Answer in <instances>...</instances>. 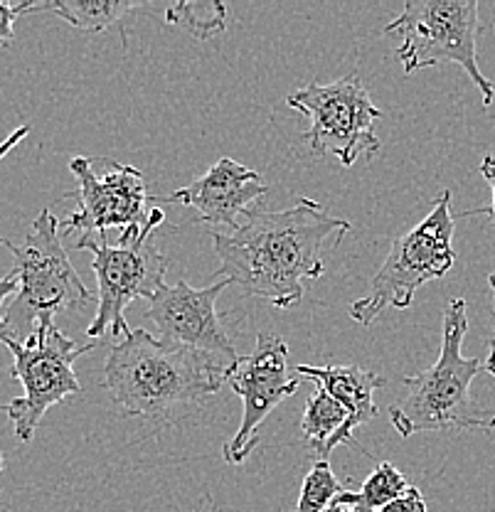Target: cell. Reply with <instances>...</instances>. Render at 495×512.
<instances>
[{
    "mask_svg": "<svg viewBox=\"0 0 495 512\" xmlns=\"http://www.w3.org/2000/svg\"><path fill=\"white\" fill-rule=\"evenodd\" d=\"M466 333V301L451 298L444 308L439 360L419 375L402 377L404 394L390 407V421L402 439L419 431H488L493 416L471 397V382L481 370V360L463 357Z\"/></svg>",
    "mask_w": 495,
    "mask_h": 512,
    "instance_id": "3",
    "label": "cell"
},
{
    "mask_svg": "<svg viewBox=\"0 0 495 512\" xmlns=\"http://www.w3.org/2000/svg\"><path fill=\"white\" fill-rule=\"evenodd\" d=\"M409 483L402 473L392 466L390 461L377 463L375 471L365 478L363 488L355 490V493H343L335 498L333 508L340 510H350V512H377L385 505H390L392 500L402 498L407 493Z\"/></svg>",
    "mask_w": 495,
    "mask_h": 512,
    "instance_id": "16",
    "label": "cell"
},
{
    "mask_svg": "<svg viewBox=\"0 0 495 512\" xmlns=\"http://www.w3.org/2000/svg\"><path fill=\"white\" fill-rule=\"evenodd\" d=\"M343 490H345L343 483L335 478L330 463L316 461L301 485L296 512H328L333 508L335 498H338Z\"/></svg>",
    "mask_w": 495,
    "mask_h": 512,
    "instance_id": "19",
    "label": "cell"
},
{
    "mask_svg": "<svg viewBox=\"0 0 495 512\" xmlns=\"http://www.w3.org/2000/svg\"><path fill=\"white\" fill-rule=\"evenodd\" d=\"M10 296H18V279L13 274H8L5 279H0V343H10V340H18L15 338V330L13 325L8 323V318L3 316V303L8 301Z\"/></svg>",
    "mask_w": 495,
    "mask_h": 512,
    "instance_id": "21",
    "label": "cell"
},
{
    "mask_svg": "<svg viewBox=\"0 0 495 512\" xmlns=\"http://www.w3.org/2000/svg\"><path fill=\"white\" fill-rule=\"evenodd\" d=\"M23 15L52 13L67 20L72 28L101 32L111 25H119L133 10L143 3H116V0H50V3H20Z\"/></svg>",
    "mask_w": 495,
    "mask_h": 512,
    "instance_id": "15",
    "label": "cell"
},
{
    "mask_svg": "<svg viewBox=\"0 0 495 512\" xmlns=\"http://www.w3.org/2000/svg\"><path fill=\"white\" fill-rule=\"evenodd\" d=\"M20 15H23V5L0 3V47L13 45V40H15L13 25Z\"/></svg>",
    "mask_w": 495,
    "mask_h": 512,
    "instance_id": "22",
    "label": "cell"
},
{
    "mask_svg": "<svg viewBox=\"0 0 495 512\" xmlns=\"http://www.w3.org/2000/svg\"><path fill=\"white\" fill-rule=\"evenodd\" d=\"M15 256L10 274L18 279V298L13 313L33 318L55 316L65 308H82L94 298L62 247L60 220L50 210L35 217L23 244H8Z\"/></svg>",
    "mask_w": 495,
    "mask_h": 512,
    "instance_id": "9",
    "label": "cell"
},
{
    "mask_svg": "<svg viewBox=\"0 0 495 512\" xmlns=\"http://www.w3.org/2000/svg\"><path fill=\"white\" fill-rule=\"evenodd\" d=\"M483 367H486V370H488V375L495 377V306H493V338H491V350H488V357H486V362H483ZM493 429H495V414H493L491 424H488V431H493Z\"/></svg>",
    "mask_w": 495,
    "mask_h": 512,
    "instance_id": "25",
    "label": "cell"
},
{
    "mask_svg": "<svg viewBox=\"0 0 495 512\" xmlns=\"http://www.w3.org/2000/svg\"><path fill=\"white\" fill-rule=\"evenodd\" d=\"M69 170L77 178V190L67 197L77 200V210L60 224L65 232H79L82 237H104L106 229H124L146 224V202L153 197L146 192L141 170L119 163L114 158L77 156L69 160Z\"/></svg>",
    "mask_w": 495,
    "mask_h": 512,
    "instance_id": "10",
    "label": "cell"
},
{
    "mask_svg": "<svg viewBox=\"0 0 495 512\" xmlns=\"http://www.w3.org/2000/svg\"><path fill=\"white\" fill-rule=\"evenodd\" d=\"M348 421V412L338 399H333L326 389L318 387L313 397L308 399L306 412H303L301 429L308 446L318 453V461H326L328 441L338 434Z\"/></svg>",
    "mask_w": 495,
    "mask_h": 512,
    "instance_id": "17",
    "label": "cell"
},
{
    "mask_svg": "<svg viewBox=\"0 0 495 512\" xmlns=\"http://www.w3.org/2000/svg\"><path fill=\"white\" fill-rule=\"evenodd\" d=\"M294 372L303 380L316 382L318 387L326 389L333 399H338L340 404L348 412V421H345L343 429L328 441L326 446V461L330 451H335L338 446L350 444L353 434L365 426L367 421H372L377 416V404H375V392L380 387H385L387 380L377 372H367L363 367L355 365H326V367H313V365H296Z\"/></svg>",
    "mask_w": 495,
    "mask_h": 512,
    "instance_id": "14",
    "label": "cell"
},
{
    "mask_svg": "<svg viewBox=\"0 0 495 512\" xmlns=\"http://www.w3.org/2000/svg\"><path fill=\"white\" fill-rule=\"evenodd\" d=\"M333 512H350V510H340V508H330ZM377 512H427V500H424V495L419 493L417 488H412L409 485L407 493L402 495V498L392 500L390 505H385V508H380Z\"/></svg>",
    "mask_w": 495,
    "mask_h": 512,
    "instance_id": "20",
    "label": "cell"
},
{
    "mask_svg": "<svg viewBox=\"0 0 495 512\" xmlns=\"http://www.w3.org/2000/svg\"><path fill=\"white\" fill-rule=\"evenodd\" d=\"M5 348L13 352V380L23 384V397L3 409L13 421L15 436L28 444L47 409L82 392L74 362L97 348V343H74L57 328L52 316H42L23 340H10Z\"/></svg>",
    "mask_w": 495,
    "mask_h": 512,
    "instance_id": "7",
    "label": "cell"
},
{
    "mask_svg": "<svg viewBox=\"0 0 495 512\" xmlns=\"http://www.w3.org/2000/svg\"><path fill=\"white\" fill-rule=\"evenodd\" d=\"M454 229L451 190H444L436 197L429 215L392 242L367 296L350 306V318L360 325H372L387 308L407 311L419 288L454 269Z\"/></svg>",
    "mask_w": 495,
    "mask_h": 512,
    "instance_id": "4",
    "label": "cell"
},
{
    "mask_svg": "<svg viewBox=\"0 0 495 512\" xmlns=\"http://www.w3.org/2000/svg\"><path fill=\"white\" fill-rule=\"evenodd\" d=\"M0 471H3V453H0Z\"/></svg>",
    "mask_w": 495,
    "mask_h": 512,
    "instance_id": "28",
    "label": "cell"
},
{
    "mask_svg": "<svg viewBox=\"0 0 495 512\" xmlns=\"http://www.w3.org/2000/svg\"><path fill=\"white\" fill-rule=\"evenodd\" d=\"M225 15L227 10L222 3H178L165 10V23L207 40L225 30Z\"/></svg>",
    "mask_w": 495,
    "mask_h": 512,
    "instance_id": "18",
    "label": "cell"
},
{
    "mask_svg": "<svg viewBox=\"0 0 495 512\" xmlns=\"http://www.w3.org/2000/svg\"><path fill=\"white\" fill-rule=\"evenodd\" d=\"M28 133H30V126H20V128H15V131L10 133V136L5 138L3 143H0V160H3L5 156H8V153L13 151V148L18 146V143L23 141L25 136H28ZM8 244H10L8 239H3V237H0V247H5V249H8Z\"/></svg>",
    "mask_w": 495,
    "mask_h": 512,
    "instance_id": "24",
    "label": "cell"
},
{
    "mask_svg": "<svg viewBox=\"0 0 495 512\" xmlns=\"http://www.w3.org/2000/svg\"><path fill=\"white\" fill-rule=\"evenodd\" d=\"M488 284H491V288H493V306H495V271L488 276Z\"/></svg>",
    "mask_w": 495,
    "mask_h": 512,
    "instance_id": "27",
    "label": "cell"
},
{
    "mask_svg": "<svg viewBox=\"0 0 495 512\" xmlns=\"http://www.w3.org/2000/svg\"><path fill=\"white\" fill-rule=\"evenodd\" d=\"M348 232L350 222L308 197L289 210H249L237 229L212 234L220 256L215 276L284 311L301 301L306 281L323 276L328 242L338 244Z\"/></svg>",
    "mask_w": 495,
    "mask_h": 512,
    "instance_id": "1",
    "label": "cell"
},
{
    "mask_svg": "<svg viewBox=\"0 0 495 512\" xmlns=\"http://www.w3.org/2000/svg\"><path fill=\"white\" fill-rule=\"evenodd\" d=\"M227 286H232L227 279L207 288H193L185 279L173 286L165 284L158 288L156 296L148 298L146 316L156 323L165 343L215 357L232 372L239 355L227 333L225 320L215 308L217 296Z\"/></svg>",
    "mask_w": 495,
    "mask_h": 512,
    "instance_id": "12",
    "label": "cell"
},
{
    "mask_svg": "<svg viewBox=\"0 0 495 512\" xmlns=\"http://www.w3.org/2000/svg\"><path fill=\"white\" fill-rule=\"evenodd\" d=\"M478 30L481 15L476 0H407L385 35L399 37L397 57L404 72L454 62L476 84L483 104L491 106L495 87L478 67Z\"/></svg>",
    "mask_w": 495,
    "mask_h": 512,
    "instance_id": "6",
    "label": "cell"
},
{
    "mask_svg": "<svg viewBox=\"0 0 495 512\" xmlns=\"http://www.w3.org/2000/svg\"><path fill=\"white\" fill-rule=\"evenodd\" d=\"M328 512H333V510H328Z\"/></svg>",
    "mask_w": 495,
    "mask_h": 512,
    "instance_id": "29",
    "label": "cell"
},
{
    "mask_svg": "<svg viewBox=\"0 0 495 512\" xmlns=\"http://www.w3.org/2000/svg\"><path fill=\"white\" fill-rule=\"evenodd\" d=\"M161 207H153L146 224L124 229L119 247L106 244L104 237H79L77 249H89L94 254L92 269L97 274V316L89 323V338L131 333L126 323V308L136 298H151L165 286L163 276L168 271V256L161 254L153 232L163 224Z\"/></svg>",
    "mask_w": 495,
    "mask_h": 512,
    "instance_id": "5",
    "label": "cell"
},
{
    "mask_svg": "<svg viewBox=\"0 0 495 512\" xmlns=\"http://www.w3.org/2000/svg\"><path fill=\"white\" fill-rule=\"evenodd\" d=\"M227 370L215 357L131 330L104 362V387L126 416H163L220 392Z\"/></svg>",
    "mask_w": 495,
    "mask_h": 512,
    "instance_id": "2",
    "label": "cell"
},
{
    "mask_svg": "<svg viewBox=\"0 0 495 512\" xmlns=\"http://www.w3.org/2000/svg\"><path fill=\"white\" fill-rule=\"evenodd\" d=\"M286 104L311 119L303 138L316 158L335 156L343 168H350L360 158L370 160L380 153L382 143L372 126L382 119V111L355 74L330 84H306L286 96Z\"/></svg>",
    "mask_w": 495,
    "mask_h": 512,
    "instance_id": "8",
    "label": "cell"
},
{
    "mask_svg": "<svg viewBox=\"0 0 495 512\" xmlns=\"http://www.w3.org/2000/svg\"><path fill=\"white\" fill-rule=\"evenodd\" d=\"M289 345L276 333H259L252 355L239 357L227 384L242 399V424L225 444V461L237 466L252 456L262 441V424L284 399L298 392V377L289 375Z\"/></svg>",
    "mask_w": 495,
    "mask_h": 512,
    "instance_id": "11",
    "label": "cell"
},
{
    "mask_svg": "<svg viewBox=\"0 0 495 512\" xmlns=\"http://www.w3.org/2000/svg\"><path fill=\"white\" fill-rule=\"evenodd\" d=\"M269 192L266 183H262L257 170L239 165L234 158H220L205 175L193 180L185 188L175 190L168 197H156V200L168 202V205H188L198 212L200 222L225 227L232 232L247 217L249 205L259 202Z\"/></svg>",
    "mask_w": 495,
    "mask_h": 512,
    "instance_id": "13",
    "label": "cell"
},
{
    "mask_svg": "<svg viewBox=\"0 0 495 512\" xmlns=\"http://www.w3.org/2000/svg\"><path fill=\"white\" fill-rule=\"evenodd\" d=\"M481 175L483 178H486V183L491 185V190H493V202L488 207H481V210H471V212H466V217L468 215H486L488 217V222H493L495 224V156H486L481 160Z\"/></svg>",
    "mask_w": 495,
    "mask_h": 512,
    "instance_id": "23",
    "label": "cell"
},
{
    "mask_svg": "<svg viewBox=\"0 0 495 512\" xmlns=\"http://www.w3.org/2000/svg\"><path fill=\"white\" fill-rule=\"evenodd\" d=\"M193 512H220V508H217V505L212 503L210 495H205V500H202V503Z\"/></svg>",
    "mask_w": 495,
    "mask_h": 512,
    "instance_id": "26",
    "label": "cell"
}]
</instances>
